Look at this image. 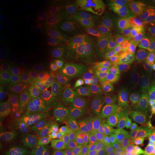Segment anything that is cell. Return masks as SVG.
<instances>
[{"label":"cell","instance_id":"3957f363","mask_svg":"<svg viewBox=\"0 0 155 155\" xmlns=\"http://www.w3.org/2000/svg\"><path fill=\"white\" fill-rule=\"evenodd\" d=\"M33 98V89L25 82L3 78L0 82V111L3 116L24 111Z\"/></svg>","mask_w":155,"mask_h":155},{"label":"cell","instance_id":"5b68a950","mask_svg":"<svg viewBox=\"0 0 155 155\" xmlns=\"http://www.w3.org/2000/svg\"><path fill=\"white\" fill-rule=\"evenodd\" d=\"M24 141L11 128H2L0 133V155H25Z\"/></svg>","mask_w":155,"mask_h":155},{"label":"cell","instance_id":"ba28073f","mask_svg":"<svg viewBox=\"0 0 155 155\" xmlns=\"http://www.w3.org/2000/svg\"><path fill=\"white\" fill-rule=\"evenodd\" d=\"M146 109L150 116L155 117V86L146 95Z\"/></svg>","mask_w":155,"mask_h":155},{"label":"cell","instance_id":"7a4b0ae2","mask_svg":"<svg viewBox=\"0 0 155 155\" xmlns=\"http://www.w3.org/2000/svg\"><path fill=\"white\" fill-rule=\"evenodd\" d=\"M127 48L138 59H147L155 52V16L143 13L127 29Z\"/></svg>","mask_w":155,"mask_h":155},{"label":"cell","instance_id":"277c9868","mask_svg":"<svg viewBox=\"0 0 155 155\" xmlns=\"http://www.w3.org/2000/svg\"><path fill=\"white\" fill-rule=\"evenodd\" d=\"M97 112L86 104H70L60 112V125L74 138L89 135L97 124Z\"/></svg>","mask_w":155,"mask_h":155},{"label":"cell","instance_id":"52a82bcc","mask_svg":"<svg viewBox=\"0 0 155 155\" xmlns=\"http://www.w3.org/2000/svg\"><path fill=\"white\" fill-rule=\"evenodd\" d=\"M13 5H18L16 8L25 16L30 18H38L43 16L48 11V6L45 3H38V2H13Z\"/></svg>","mask_w":155,"mask_h":155},{"label":"cell","instance_id":"9c48e42d","mask_svg":"<svg viewBox=\"0 0 155 155\" xmlns=\"http://www.w3.org/2000/svg\"><path fill=\"white\" fill-rule=\"evenodd\" d=\"M0 54H2V59H0V65H2V67H5V63L8 62V51H6L5 45H2V46H0Z\"/></svg>","mask_w":155,"mask_h":155},{"label":"cell","instance_id":"6da1fadb","mask_svg":"<svg viewBox=\"0 0 155 155\" xmlns=\"http://www.w3.org/2000/svg\"><path fill=\"white\" fill-rule=\"evenodd\" d=\"M21 124L37 143L52 146L60 139L57 122L41 104H29L21 112Z\"/></svg>","mask_w":155,"mask_h":155},{"label":"cell","instance_id":"8992f818","mask_svg":"<svg viewBox=\"0 0 155 155\" xmlns=\"http://www.w3.org/2000/svg\"><path fill=\"white\" fill-rule=\"evenodd\" d=\"M139 150L143 155H155V124L149 125L139 136Z\"/></svg>","mask_w":155,"mask_h":155}]
</instances>
